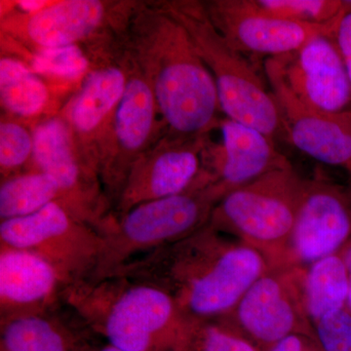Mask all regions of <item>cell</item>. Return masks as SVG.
Masks as SVG:
<instances>
[{
    "label": "cell",
    "mask_w": 351,
    "mask_h": 351,
    "mask_svg": "<svg viewBox=\"0 0 351 351\" xmlns=\"http://www.w3.org/2000/svg\"><path fill=\"white\" fill-rule=\"evenodd\" d=\"M31 170L50 176L56 182L61 203L99 232H105L114 216L98 173L80 154L63 117L44 120L32 130Z\"/></svg>",
    "instance_id": "9c48e42d"
},
{
    "label": "cell",
    "mask_w": 351,
    "mask_h": 351,
    "mask_svg": "<svg viewBox=\"0 0 351 351\" xmlns=\"http://www.w3.org/2000/svg\"><path fill=\"white\" fill-rule=\"evenodd\" d=\"M0 243L40 256L68 287L92 276L104 241L96 228L55 201L29 216L2 221Z\"/></svg>",
    "instance_id": "52a82bcc"
},
{
    "label": "cell",
    "mask_w": 351,
    "mask_h": 351,
    "mask_svg": "<svg viewBox=\"0 0 351 351\" xmlns=\"http://www.w3.org/2000/svg\"><path fill=\"white\" fill-rule=\"evenodd\" d=\"M208 137L184 138L166 133L134 165L115 205L117 215L132 208L206 188L204 152Z\"/></svg>",
    "instance_id": "8fae6325"
},
{
    "label": "cell",
    "mask_w": 351,
    "mask_h": 351,
    "mask_svg": "<svg viewBox=\"0 0 351 351\" xmlns=\"http://www.w3.org/2000/svg\"><path fill=\"white\" fill-rule=\"evenodd\" d=\"M304 182L292 165L235 189L217 203L207 225L253 247L270 267L291 265V241Z\"/></svg>",
    "instance_id": "5b68a950"
},
{
    "label": "cell",
    "mask_w": 351,
    "mask_h": 351,
    "mask_svg": "<svg viewBox=\"0 0 351 351\" xmlns=\"http://www.w3.org/2000/svg\"><path fill=\"white\" fill-rule=\"evenodd\" d=\"M261 12L304 24L326 25L339 19L345 10L339 0H250Z\"/></svg>",
    "instance_id": "cb8c5ba5"
},
{
    "label": "cell",
    "mask_w": 351,
    "mask_h": 351,
    "mask_svg": "<svg viewBox=\"0 0 351 351\" xmlns=\"http://www.w3.org/2000/svg\"><path fill=\"white\" fill-rule=\"evenodd\" d=\"M161 9L186 29L213 76L221 112L276 141L283 137L278 108L271 92L246 59L218 31L204 2L173 0Z\"/></svg>",
    "instance_id": "277c9868"
},
{
    "label": "cell",
    "mask_w": 351,
    "mask_h": 351,
    "mask_svg": "<svg viewBox=\"0 0 351 351\" xmlns=\"http://www.w3.org/2000/svg\"><path fill=\"white\" fill-rule=\"evenodd\" d=\"M59 199V188L50 176L36 170L20 173L1 182L0 219L23 218Z\"/></svg>",
    "instance_id": "603a6c76"
},
{
    "label": "cell",
    "mask_w": 351,
    "mask_h": 351,
    "mask_svg": "<svg viewBox=\"0 0 351 351\" xmlns=\"http://www.w3.org/2000/svg\"><path fill=\"white\" fill-rule=\"evenodd\" d=\"M346 308L351 313V274H348V293Z\"/></svg>",
    "instance_id": "d6a6232c"
},
{
    "label": "cell",
    "mask_w": 351,
    "mask_h": 351,
    "mask_svg": "<svg viewBox=\"0 0 351 351\" xmlns=\"http://www.w3.org/2000/svg\"><path fill=\"white\" fill-rule=\"evenodd\" d=\"M315 339L322 351H351V313L346 308L314 323Z\"/></svg>",
    "instance_id": "83f0119b"
},
{
    "label": "cell",
    "mask_w": 351,
    "mask_h": 351,
    "mask_svg": "<svg viewBox=\"0 0 351 351\" xmlns=\"http://www.w3.org/2000/svg\"><path fill=\"white\" fill-rule=\"evenodd\" d=\"M345 10L339 17L334 39L345 62L351 82V1H345Z\"/></svg>",
    "instance_id": "f1b7e54d"
},
{
    "label": "cell",
    "mask_w": 351,
    "mask_h": 351,
    "mask_svg": "<svg viewBox=\"0 0 351 351\" xmlns=\"http://www.w3.org/2000/svg\"><path fill=\"white\" fill-rule=\"evenodd\" d=\"M66 286L57 270L40 256L1 244L0 313L1 322L32 314L47 313L63 297Z\"/></svg>",
    "instance_id": "d6986e66"
},
{
    "label": "cell",
    "mask_w": 351,
    "mask_h": 351,
    "mask_svg": "<svg viewBox=\"0 0 351 351\" xmlns=\"http://www.w3.org/2000/svg\"><path fill=\"white\" fill-rule=\"evenodd\" d=\"M46 83L20 60L0 59V101L11 117L32 119L41 114L49 104Z\"/></svg>",
    "instance_id": "44dd1931"
},
{
    "label": "cell",
    "mask_w": 351,
    "mask_h": 351,
    "mask_svg": "<svg viewBox=\"0 0 351 351\" xmlns=\"http://www.w3.org/2000/svg\"><path fill=\"white\" fill-rule=\"evenodd\" d=\"M265 75L278 108L284 138L306 156L351 175V112H327L306 105L290 89L276 64L265 63Z\"/></svg>",
    "instance_id": "7c38bea8"
},
{
    "label": "cell",
    "mask_w": 351,
    "mask_h": 351,
    "mask_svg": "<svg viewBox=\"0 0 351 351\" xmlns=\"http://www.w3.org/2000/svg\"><path fill=\"white\" fill-rule=\"evenodd\" d=\"M267 351H322L316 339L304 334H292L280 339Z\"/></svg>",
    "instance_id": "f546056e"
},
{
    "label": "cell",
    "mask_w": 351,
    "mask_h": 351,
    "mask_svg": "<svg viewBox=\"0 0 351 351\" xmlns=\"http://www.w3.org/2000/svg\"><path fill=\"white\" fill-rule=\"evenodd\" d=\"M82 345L75 332L47 313L1 322L2 351H77Z\"/></svg>",
    "instance_id": "ffe728a7"
},
{
    "label": "cell",
    "mask_w": 351,
    "mask_h": 351,
    "mask_svg": "<svg viewBox=\"0 0 351 351\" xmlns=\"http://www.w3.org/2000/svg\"><path fill=\"white\" fill-rule=\"evenodd\" d=\"M339 257L343 260L348 274H351V237L338 251Z\"/></svg>",
    "instance_id": "4dcf8cb0"
},
{
    "label": "cell",
    "mask_w": 351,
    "mask_h": 351,
    "mask_svg": "<svg viewBox=\"0 0 351 351\" xmlns=\"http://www.w3.org/2000/svg\"><path fill=\"white\" fill-rule=\"evenodd\" d=\"M32 151V131L11 117H2L0 122V171L3 181L20 174L21 168L31 163Z\"/></svg>",
    "instance_id": "484cf974"
},
{
    "label": "cell",
    "mask_w": 351,
    "mask_h": 351,
    "mask_svg": "<svg viewBox=\"0 0 351 351\" xmlns=\"http://www.w3.org/2000/svg\"><path fill=\"white\" fill-rule=\"evenodd\" d=\"M218 128L221 143L214 145L208 141L204 171L221 200L267 173L292 165L277 151L276 141L262 132L228 117Z\"/></svg>",
    "instance_id": "ac0fdd59"
},
{
    "label": "cell",
    "mask_w": 351,
    "mask_h": 351,
    "mask_svg": "<svg viewBox=\"0 0 351 351\" xmlns=\"http://www.w3.org/2000/svg\"><path fill=\"white\" fill-rule=\"evenodd\" d=\"M174 351H261L233 328L219 319L195 320Z\"/></svg>",
    "instance_id": "d4e9b609"
},
{
    "label": "cell",
    "mask_w": 351,
    "mask_h": 351,
    "mask_svg": "<svg viewBox=\"0 0 351 351\" xmlns=\"http://www.w3.org/2000/svg\"><path fill=\"white\" fill-rule=\"evenodd\" d=\"M204 4L215 27L234 49L269 58L295 52L318 36H334L339 19L326 25L295 22L261 12L250 0H211Z\"/></svg>",
    "instance_id": "5bb4252c"
},
{
    "label": "cell",
    "mask_w": 351,
    "mask_h": 351,
    "mask_svg": "<svg viewBox=\"0 0 351 351\" xmlns=\"http://www.w3.org/2000/svg\"><path fill=\"white\" fill-rule=\"evenodd\" d=\"M123 54L128 73L125 90L99 167L104 191L112 205H117L134 165L161 138L156 119L159 110L151 85L130 58Z\"/></svg>",
    "instance_id": "30bf717a"
},
{
    "label": "cell",
    "mask_w": 351,
    "mask_h": 351,
    "mask_svg": "<svg viewBox=\"0 0 351 351\" xmlns=\"http://www.w3.org/2000/svg\"><path fill=\"white\" fill-rule=\"evenodd\" d=\"M88 66L89 62L77 45L39 50L34 58V71L36 73L71 80L83 75Z\"/></svg>",
    "instance_id": "4316f807"
},
{
    "label": "cell",
    "mask_w": 351,
    "mask_h": 351,
    "mask_svg": "<svg viewBox=\"0 0 351 351\" xmlns=\"http://www.w3.org/2000/svg\"><path fill=\"white\" fill-rule=\"evenodd\" d=\"M120 34L124 53L151 85L168 134L205 137L218 128L213 76L177 20L158 4L134 6Z\"/></svg>",
    "instance_id": "7a4b0ae2"
},
{
    "label": "cell",
    "mask_w": 351,
    "mask_h": 351,
    "mask_svg": "<svg viewBox=\"0 0 351 351\" xmlns=\"http://www.w3.org/2000/svg\"><path fill=\"white\" fill-rule=\"evenodd\" d=\"M77 351H123L119 350V348H115L110 343L107 346H98V348H93V346H89L86 345H82L78 348Z\"/></svg>",
    "instance_id": "1f68e13d"
},
{
    "label": "cell",
    "mask_w": 351,
    "mask_h": 351,
    "mask_svg": "<svg viewBox=\"0 0 351 351\" xmlns=\"http://www.w3.org/2000/svg\"><path fill=\"white\" fill-rule=\"evenodd\" d=\"M127 76L124 54L120 62L101 64L90 71L69 101L63 117L80 154L98 174L113 117L125 90Z\"/></svg>",
    "instance_id": "2e32d148"
},
{
    "label": "cell",
    "mask_w": 351,
    "mask_h": 351,
    "mask_svg": "<svg viewBox=\"0 0 351 351\" xmlns=\"http://www.w3.org/2000/svg\"><path fill=\"white\" fill-rule=\"evenodd\" d=\"M351 237V191L324 177L306 180L291 241V265L338 253Z\"/></svg>",
    "instance_id": "9a60e30c"
},
{
    "label": "cell",
    "mask_w": 351,
    "mask_h": 351,
    "mask_svg": "<svg viewBox=\"0 0 351 351\" xmlns=\"http://www.w3.org/2000/svg\"><path fill=\"white\" fill-rule=\"evenodd\" d=\"M350 184H348V186H350V189L351 191V175L350 176Z\"/></svg>",
    "instance_id": "836d02e7"
},
{
    "label": "cell",
    "mask_w": 351,
    "mask_h": 351,
    "mask_svg": "<svg viewBox=\"0 0 351 351\" xmlns=\"http://www.w3.org/2000/svg\"><path fill=\"white\" fill-rule=\"evenodd\" d=\"M348 274L339 254L306 265L304 295L313 325L329 314L346 308Z\"/></svg>",
    "instance_id": "7402d4cb"
},
{
    "label": "cell",
    "mask_w": 351,
    "mask_h": 351,
    "mask_svg": "<svg viewBox=\"0 0 351 351\" xmlns=\"http://www.w3.org/2000/svg\"><path fill=\"white\" fill-rule=\"evenodd\" d=\"M132 8L101 0L48 2L36 12L9 16L2 29L38 51L56 49L89 40L110 23L125 24Z\"/></svg>",
    "instance_id": "4fadbf2b"
},
{
    "label": "cell",
    "mask_w": 351,
    "mask_h": 351,
    "mask_svg": "<svg viewBox=\"0 0 351 351\" xmlns=\"http://www.w3.org/2000/svg\"><path fill=\"white\" fill-rule=\"evenodd\" d=\"M269 269L267 258L253 247L206 225L134 258L110 276L161 289L189 319L215 320L230 313Z\"/></svg>",
    "instance_id": "6da1fadb"
},
{
    "label": "cell",
    "mask_w": 351,
    "mask_h": 351,
    "mask_svg": "<svg viewBox=\"0 0 351 351\" xmlns=\"http://www.w3.org/2000/svg\"><path fill=\"white\" fill-rule=\"evenodd\" d=\"M63 299L97 334L123 351H174L193 325L161 289L125 276L86 279Z\"/></svg>",
    "instance_id": "3957f363"
},
{
    "label": "cell",
    "mask_w": 351,
    "mask_h": 351,
    "mask_svg": "<svg viewBox=\"0 0 351 351\" xmlns=\"http://www.w3.org/2000/svg\"><path fill=\"white\" fill-rule=\"evenodd\" d=\"M270 59L289 89L306 105L323 112H346L351 82L334 36H318L295 52Z\"/></svg>",
    "instance_id": "e0dca14e"
},
{
    "label": "cell",
    "mask_w": 351,
    "mask_h": 351,
    "mask_svg": "<svg viewBox=\"0 0 351 351\" xmlns=\"http://www.w3.org/2000/svg\"><path fill=\"white\" fill-rule=\"evenodd\" d=\"M221 200L212 186L189 189L181 195L143 203L115 216L101 233L103 249L89 279L112 276L127 263L186 239L207 225Z\"/></svg>",
    "instance_id": "8992f818"
},
{
    "label": "cell",
    "mask_w": 351,
    "mask_h": 351,
    "mask_svg": "<svg viewBox=\"0 0 351 351\" xmlns=\"http://www.w3.org/2000/svg\"><path fill=\"white\" fill-rule=\"evenodd\" d=\"M306 274V265L270 267L252 284L234 308L219 320L261 351H267L289 335L315 339L304 295Z\"/></svg>",
    "instance_id": "ba28073f"
}]
</instances>
